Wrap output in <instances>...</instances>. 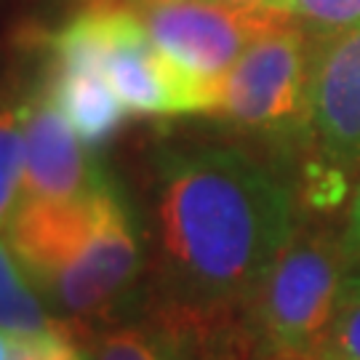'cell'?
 Returning <instances> with one entry per match:
<instances>
[{
	"instance_id": "1",
	"label": "cell",
	"mask_w": 360,
	"mask_h": 360,
	"mask_svg": "<svg viewBox=\"0 0 360 360\" xmlns=\"http://www.w3.org/2000/svg\"><path fill=\"white\" fill-rule=\"evenodd\" d=\"M158 281L166 302L240 312L296 224V195L232 144H171L153 158Z\"/></svg>"
},
{
	"instance_id": "2",
	"label": "cell",
	"mask_w": 360,
	"mask_h": 360,
	"mask_svg": "<svg viewBox=\"0 0 360 360\" xmlns=\"http://www.w3.org/2000/svg\"><path fill=\"white\" fill-rule=\"evenodd\" d=\"M349 272L342 235L296 227L240 309L248 360H318Z\"/></svg>"
},
{
	"instance_id": "3",
	"label": "cell",
	"mask_w": 360,
	"mask_h": 360,
	"mask_svg": "<svg viewBox=\"0 0 360 360\" xmlns=\"http://www.w3.org/2000/svg\"><path fill=\"white\" fill-rule=\"evenodd\" d=\"M96 59L131 117H214L221 77H203L171 59L147 32L139 11L123 0L86 3Z\"/></svg>"
},
{
	"instance_id": "4",
	"label": "cell",
	"mask_w": 360,
	"mask_h": 360,
	"mask_svg": "<svg viewBox=\"0 0 360 360\" xmlns=\"http://www.w3.org/2000/svg\"><path fill=\"white\" fill-rule=\"evenodd\" d=\"M312 62L315 32L299 22L257 40L221 77L219 120L296 153L312 134Z\"/></svg>"
},
{
	"instance_id": "5",
	"label": "cell",
	"mask_w": 360,
	"mask_h": 360,
	"mask_svg": "<svg viewBox=\"0 0 360 360\" xmlns=\"http://www.w3.org/2000/svg\"><path fill=\"white\" fill-rule=\"evenodd\" d=\"M144 267L142 230L131 203L110 174L94 187V221L75 257L46 285L43 299L62 321L96 318L115 307Z\"/></svg>"
},
{
	"instance_id": "6",
	"label": "cell",
	"mask_w": 360,
	"mask_h": 360,
	"mask_svg": "<svg viewBox=\"0 0 360 360\" xmlns=\"http://www.w3.org/2000/svg\"><path fill=\"white\" fill-rule=\"evenodd\" d=\"M139 16L171 59L203 77H224L257 40L294 22L264 3L230 0H179Z\"/></svg>"
},
{
	"instance_id": "7",
	"label": "cell",
	"mask_w": 360,
	"mask_h": 360,
	"mask_svg": "<svg viewBox=\"0 0 360 360\" xmlns=\"http://www.w3.org/2000/svg\"><path fill=\"white\" fill-rule=\"evenodd\" d=\"M94 360H248L240 312L166 302L96 342Z\"/></svg>"
},
{
	"instance_id": "8",
	"label": "cell",
	"mask_w": 360,
	"mask_h": 360,
	"mask_svg": "<svg viewBox=\"0 0 360 360\" xmlns=\"http://www.w3.org/2000/svg\"><path fill=\"white\" fill-rule=\"evenodd\" d=\"M312 134L334 171L360 168V25L315 35Z\"/></svg>"
},
{
	"instance_id": "9",
	"label": "cell",
	"mask_w": 360,
	"mask_h": 360,
	"mask_svg": "<svg viewBox=\"0 0 360 360\" xmlns=\"http://www.w3.org/2000/svg\"><path fill=\"white\" fill-rule=\"evenodd\" d=\"M67 117L40 89L27 99L22 200H75L91 193L104 171Z\"/></svg>"
},
{
	"instance_id": "10",
	"label": "cell",
	"mask_w": 360,
	"mask_h": 360,
	"mask_svg": "<svg viewBox=\"0 0 360 360\" xmlns=\"http://www.w3.org/2000/svg\"><path fill=\"white\" fill-rule=\"evenodd\" d=\"M49 309V302L0 238V331L11 336H38L72 328Z\"/></svg>"
},
{
	"instance_id": "11",
	"label": "cell",
	"mask_w": 360,
	"mask_h": 360,
	"mask_svg": "<svg viewBox=\"0 0 360 360\" xmlns=\"http://www.w3.org/2000/svg\"><path fill=\"white\" fill-rule=\"evenodd\" d=\"M25 102L0 104V230L8 227L22 203L25 181Z\"/></svg>"
},
{
	"instance_id": "12",
	"label": "cell",
	"mask_w": 360,
	"mask_h": 360,
	"mask_svg": "<svg viewBox=\"0 0 360 360\" xmlns=\"http://www.w3.org/2000/svg\"><path fill=\"white\" fill-rule=\"evenodd\" d=\"M288 13L315 35H334L360 25V0H259Z\"/></svg>"
},
{
	"instance_id": "13",
	"label": "cell",
	"mask_w": 360,
	"mask_h": 360,
	"mask_svg": "<svg viewBox=\"0 0 360 360\" xmlns=\"http://www.w3.org/2000/svg\"><path fill=\"white\" fill-rule=\"evenodd\" d=\"M318 360H360V294L345 291Z\"/></svg>"
},
{
	"instance_id": "14",
	"label": "cell",
	"mask_w": 360,
	"mask_h": 360,
	"mask_svg": "<svg viewBox=\"0 0 360 360\" xmlns=\"http://www.w3.org/2000/svg\"><path fill=\"white\" fill-rule=\"evenodd\" d=\"M339 235H342V248L347 254L352 270H360V184L358 190H355V195H352L345 230L339 232Z\"/></svg>"
},
{
	"instance_id": "15",
	"label": "cell",
	"mask_w": 360,
	"mask_h": 360,
	"mask_svg": "<svg viewBox=\"0 0 360 360\" xmlns=\"http://www.w3.org/2000/svg\"><path fill=\"white\" fill-rule=\"evenodd\" d=\"M136 11H147V8H158V6H168V3H179V0H126Z\"/></svg>"
},
{
	"instance_id": "16",
	"label": "cell",
	"mask_w": 360,
	"mask_h": 360,
	"mask_svg": "<svg viewBox=\"0 0 360 360\" xmlns=\"http://www.w3.org/2000/svg\"><path fill=\"white\" fill-rule=\"evenodd\" d=\"M11 334H3L0 331V360H11Z\"/></svg>"
},
{
	"instance_id": "17",
	"label": "cell",
	"mask_w": 360,
	"mask_h": 360,
	"mask_svg": "<svg viewBox=\"0 0 360 360\" xmlns=\"http://www.w3.org/2000/svg\"><path fill=\"white\" fill-rule=\"evenodd\" d=\"M345 291H355V294H360V270H352L347 275V281H345Z\"/></svg>"
},
{
	"instance_id": "18",
	"label": "cell",
	"mask_w": 360,
	"mask_h": 360,
	"mask_svg": "<svg viewBox=\"0 0 360 360\" xmlns=\"http://www.w3.org/2000/svg\"><path fill=\"white\" fill-rule=\"evenodd\" d=\"M230 3H259V0H230Z\"/></svg>"
},
{
	"instance_id": "19",
	"label": "cell",
	"mask_w": 360,
	"mask_h": 360,
	"mask_svg": "<svg viewBox=\"0 0 360 360\" xmlns=\"http://www.w3.org/2000/svg\"><path fill=\"white\" fill-rule=\"evenodd\" d=\"M86 3H94V0H86Z\"/></svg>"
}]
</instances>
